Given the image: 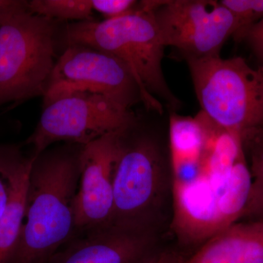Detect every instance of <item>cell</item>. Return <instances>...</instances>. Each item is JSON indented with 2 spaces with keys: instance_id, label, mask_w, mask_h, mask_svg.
I'll use <instances>...</instances> for the list:
<instances>
[{
  "instance_id": "1",
  "label": "cell",
  "mask_w": 263,
  "mask_h": 263,
  "mask_svg": "<svg viewBox=\"0 0 263 263\" xmlns=\"http://www.w3.org/2000/svg\"><path fill=\"white\" fill-rule=\"evenodd\" d=\"M82 147L65 143L33 156L23 224L10 263H47L76 238L75 200Z\"/></svg>"
},
{
  "instance_id": "2",
  "label": "cell",
  "mask_w": 263,
  "mask_h": 263,
  "mask_svg": "<svg viewBox=\"0 0 263 263\" xmlns=\"http://www.w3.org/2000/svg\"><path fill=\"white\" fill-rule=\"evenodd\" d=\"M64 38L67 46H90L124 62L139 85L147 110L162 113L156 97L174 108L179 105L164 79L162 62L166 46L153 11L142 8L140 2L136 10L118 18L67 24Z\"/></svg>"
},
{
  "instance_id": "3",
  "label": "cell",
  "mask_w": 263,
  "mask_h": 263,
  "mask_svg": "<svg viewBox=\"0 0 263 263\" xmlns=\"http://www.w3.org/2000/svg\"><path fill=\"white\" fill-rule=\"evenodd\" d=\"M164 186L160 147L136 116L130 124L119 132L111 226L155 232Z\"/></svg>"
},
{
  "instance_id": "4",
  "label": "cell",
  "mask_w": 263,
  "mask_h": 263,
  "mask_svg": "<svg viewBox=\"0 0 263 263\" xmlns=\"http://www.w3.org/2000/svg\"><path fill=\"white\" fill-rule=\"evenodd\" d=\"M197 100L217 130L240 137L263 127V74L241 57L186 58Z\"/></svg>"
},
{
  "instance_id": "5",
  "label": "cell",
  "mask_w": 263,
  "mask_h": 263,
  "mask_svg": "<svg viewBox=\"0 0 263 263\" xmlns=\"http://www.w3.org/2000/svg\"><path fill=\"white\" fill-rule=\"evenodd\" d=\"M252 184L241 156L223 174L202 175L191 183L173 184L172 228L183 245L201 246L211 237L240 220Z\"/></svg>"
},
{
  "instance_id": "6",
  "label": "cell",
  "mask_w": 263,
  "mask_h": 263,
  "mask_svg": "<svg viewBox=\"0 0 263 263\" xmlns=\"http://www.w3.org/2000/svg\"><path fill=\"white\" fill-rule=\"evenodd\" d=\"M57 22L24 12L0 24V106L43 97L56 61Z\"/></svg>"
},
{
  "instance_id": "7",
  "label": "cell",
  "mask_w": 263,
  "mask_h": 263,
  "mask_svg": "<svg viewBox=\"0 0 263 263\" xmlns=\"http://www.w3.org/2000/svg\"><path fill=\"white\" fill-rule=\"evenodd\" d=\"M136 116L104 95L73 91L43 104L37 127L26 143L34 157L57 142L84 146L127 127Z\"/></svg>"
},
{
  "instance_id": "8",
  "label": "cell",
  "mask_w": 263,
  "mask_h": 263,
  "mask_svg": "<svg viewBox=\"0 0 263 263\" xmlns=\"http://www.w3.org/2000/svg\"><path fill=\"white\" fill-rule=\"evenodd\" d=\"M73 91L104 95L127 110L143 102L139 85L124 62L108 52L84 45H68L57 60L43 104Z\"/></svg>"
},
{
  "instance_id": "9",
  "label": "cell",
  "mask_w": 263,
  "mask_h": 263,
  "mask_svg": "<svg viewBox=\"0 0 263 263\" xmlns=\"http://www.w3.org/2000/svg\"><path fill=\"white\" fill-rule=\"evenodd\" d=\"M165 46H173L185 59L220 56L228 38L234 36V15L220 1H148Z\"/></svg>"
},
{
  "instance_id": "10",
  "label": "cell",
  "mask_w": 263,
  "mask_h": 263,
  "mask_svg": "<svg viewBox=\"0 0 263 263\" xmlns=\"http://www.w3.org/2000/svg\"><path fill=\"white\" fill-rule=\"evenodd\" d=\"M119 132L109 133L82 147L75 200L76 237L111 226Z\"/></svg>"
},
{
  "instance_id": "11",
  "label": "cell",
  "mask_w": 263,
  "mask_h": 263,
  "mask_svg": "<svg viewBox=\"0 0 263 263\" xmlns=\"http://www.w3.org/2000/svg\"><path fill=\"white\" fill-rule=\"evenodd\" d=\"M156 246L155 232L111 226L76 237L47 263H136Z\"/></svg>"
},
{
  "instance_id": "12",
  "label": "cell",
  "mask_w": 263,
  "mask_h": 263,
  "mask_svg": "<svg viewBox=\"0 0 263 263\" xmlns=\"http://www.w3.org/2000/svg\"><path fill=\"white\" fill-rule=\"evenodd\" d=\"M186 263H263V221L232 224L204 242Z\"/></svg>"
},
{
  "instance_id": "13",
  "label": "cell",
  "mask_w": 263,
  "mask_h": 263,
  "mask_svg": "<svg viewBox=\"0 0 263 263\" xmlns=\"http://www.w3.org/2000/svg\"><path fill=\"white\" fill-rule=\"evenodd\" d=\"M34 157L30 156L15 179L8 206L0 218V263H10L20 237L25 210L26 192Z\"/></svg>"
},
{
  "instance_id": "14",
  "label": "cell",
  "mask_w": 263,
  "mask_h": 263,
  "mask_svg": "<svg viewBox=\"0 0 263 263\" xmlns=\"http://www.w3.org/2000/svg\"><path fill=\"white\" fill-rule=\"evenodd\" d=\"M241 141L250 158L252 184L239 221H263V127L247 132Z\"/></svg>"
},
{
  "instance_id": "15",
  "label": "cell",
  "mask_w": 263,
  "mask_h": 263,
  "mask_svg": "<svg viewBox=\"0 0 263 263\" xmlns=\"http://www.w3.org/2000/svg\"><path fill=\"white\" fill-rule=\"evenodd\" d=\"M28 10L55 21L92 20L91 0H31Z\"/></svg>"
},
{
  "instance_id": "16",
  "label": "cell",
  "mask_w": 263,
  "mask_h": 263,
  "mask_svg": "<svg viewBox=\"0 0 263 263\" xmlns=\"http://www.w3.org/2000/svg\"><path fill=\"white\" fill-rule=\"evenodd\" d=\"M29 157L18 147L0 145V218L8 206L19 171Z\"/></svg>"
},
{
  "instance_id": "17",
  "label": "cell",
  "mask_w": 263,
  "mask_h": 263,
  "mask_svg": "<svg viewBox=\"0 0 263 263\" xmlns=\"http://www.w3.org/2000/svg\"><path fill=\"white\" fill-rule=\"evenodd\" d=\"M221 4L234 15L237 22L235 38L245 37L249 29L263 17V0H221Z\"/></svg>"
},
{
  "instance_id": "18",
  "label": "cell",
  "mask_w": 263,
  "mask_h": 263,
  "mask_svg": "<svg viewBox=\"0 0 263 263\" xmlns=\"http://www.w3.org/2000/svg\"><path fill=\"white\" fill-rule=\"evenodd\" d=\"M93 10L112 19L122 16L136 9L138 1L135 0H91Z\"/></svg>"
},
{
  "instance_id": "19",
  "label": "cell",
  "mask_w": 263,
  "mask_h": 263,
  "mask_svg": "<svg viewBox=\"0 0 263 263\" xmlns=\"http://www.w3.org/2000/svg\"><path fill=\"white\" fill-rule=\"evenodd\" d=\"M188 256L179 249L156 246L136 263H186Z\"/></svg>"
},
{
  "instance_id": "20",
  "label": "cell",
  "mask_w": 263,
  "mask_h": 263,
  "mask_svg": "<svg viewBox=\"0 0 263 263\" xmlns=\"http://www.w3.org/2000/svg\"><path fill=\"white\" fill-rule=\"evenodd\" d=\"M28 11V1L0 0V24L14 15Z\"/></svg>"
},
{
  "instance_id": "21",
  "label": "cell",
  "mask_w": 263,
  "mask_h": 263,
  "mask_svg": "<svg viewBox=\"0 0 263 263\" xmlns=\"http://www.w3.org/2000/svg\"><path fill=\"white\" fill-rule=\"evenodd\" d=\"M245 38L258 57L263 59V17L249 29Z\"/></svg>"
},
{
  "instance_id": "22",
  "label": "cell",
  "mask_w": 263,
  "mask_h": 263,
  "mask_svg": "<svg viewBox=\"0 0 263 263\" xmlns=\"http://www.w3.org/2000/svg\"><path fill=\"white\" fill-rule=\"evenodd\" d=\"M259 70H260L261 72H262V73L263 74V65L262 67H261V68H259Z\"/></svg>"
}]
</instances>
